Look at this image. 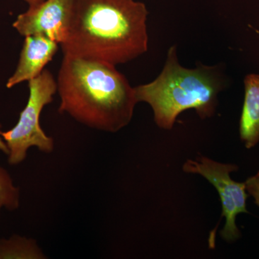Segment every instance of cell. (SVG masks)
<instances>
[{"label": "cell", "mask_w": 259, "mask_h": 259, "mask_svg": "<svg viewBox=\"0 0 259 259\" xmlns=\"http://www.w3.org/2000/svg\"><path fill=\"white\" fill-rule=\"evenodd\" d=\"M146 5L135 0H74L64 56L117 66L147 52Z\"/></svg>", "instance_id": "obj_1"}, {"label": "cell", "mask_w": 259, "mask_h": 259, "mask_svg": "<svg viewBox=\"0 0 259 259\" xmlns=\"http://www.w3.org/2000/svg\"><path fill=\"white\" fill-rule=\"evenodd\" d=\"M115 66L64 56L56 81L59 112L104 132L116 133L128 125L137 99L134 88Z\"/></svg>", "instance_id": "obj_2"}, {"label": "cell", "mask_w": 259, "mask_h": 259, "mask_svg": "<svg viewBox=\"0 0 259 259\" xmlns=\"http://www.w3.org/2000/svg\"><path fill=\"white\" fill-rule=\"evenodd\" d=\"M226 86V78L219 66L183 67L173 46L168 49L161 74L151 82L134 90L138 102H146L152 108L156 125L169 131L177 117L189 109H194L201 119L212 117L218 107V95Z\"/></svg>", "instance_id": "obj_3"}, {"label": "cell", "mask_w": 259, "mask_h": 259, "mask_svg": "<svg viewBox=\"0 0 259 259\" xmlns=\"http://www.w3.org/2000/svg\"><path fill=\"white\" fill-rule=\"evenodd\" d=\"M28 103L20 115L17 125L6 132H1L8 148L10 165H18L27 156L29 148L36 147L42 153H51L54 149V139L48 136L40 125L42 109L54 100L57 83L48 69L28 81Z\"/></svg>", "instance_id": "obj_4"}, {"label": "cell", "mask_w": 259, "mask_h": 259, "mask_svg": "<svg viewBox=\"0 0 259 259\" xmlns=\"http://www.w3.org/2000/svg\"><path fill=\"white\" fill-rule=\"evenodd\" d=\"M238 169L236 165L220 163L203 156L195 160H187L183 165L186 173L201 175L217 190L222 203V218H226L221 235L228 242L239 239L241 234L236 225L237 216L240 213H248L246 208L248 194L245 183L237 182L231 177V173Z\"/></svg>", "instance_id": "obj_5"}, {"label": "cell", "mask_w": 259, "mask_h": 259, "mask_svg": "<svg viewBox=\"0 0 259 259\" xmlns=\"http://www.w3.org/2000/svg\"><path fill=\"white\" fill-rule=\"evenodd\" d=\"M74 0H32L13 27L23 36L45 35L61 44L67 32Z\"/></svg>", "instance_id": "obj_6"}, {"label": "cell", "mask_w": 259, "mask_h": 259, "mask_svg": "<svg viewBox=\"0 0 259 259\" xmlns=\"http://www.w3.org/2000/svg\"><path fill=\"white\" fill-rule=\"evenodd\" d=\"M59 44L42 35L25 37L20 60L14 74L8 79L7 88L30 81L38 76L55 56Z\"/></svg>", "instance_id": "obj_7"}, {"label": "cell", "mask_w": 259, "mask_h": 259, "mask_svg": "<svg viewBox=\"0 0 259 259\" xmlns=\"http://www.w3.org/2000/svg\"><path fill=\"white\" fill-rule=\"evenodd\" d=\"M245 97L240 120V136L248 149L259 142V75L244 79Z\"/></svg>", "instance_id": "obj_8"}, {"label": "cell", "mask_w": 259, "mask_h": 259, "mask_svg": "<svg viewBox=\"0 0 259 259\" xmlns=\"http://www.w3.org/2000/svg\"><path fill=\"white\" fill-rule=\"evenodd\" d=\"M45 258V255L35 241L16 238L0 244V258Z\"/></svg>", "instance_id": "obj_9"}, {"label": "cell", "mask_w": 259, "mask_h": 259, "mask_svg": "<svg viewBox=\"0 0 259 259\" xmlns=\"http://www.w3.org/2000/svg\"><path fill=\"white\" fill-rule=\"evenodd\" d=\"M20 205V190L13 184L8 172L0 166V208L8 210L18 209Z\"/></svg>", "instance_id": "obj_10"}, {"label": "cell", "mask_w": 259, "mask_h": 259, "mask_svg": "<svg viewBox=\"0 0 259 259\" xmlns=\"http://www.w3.org/2000/svg\"><path fill=\"white\" fill-rule=\"evenodd\" d=\"M245 183L247 192L253 197L255 204L259 207V171L254 176L248 179Z\"/></svg>", "instance_id": "obj_11"}, {"label": "cell", "mask_w": 259, "mask_h": 259, "mask_svg": "<svg viewBox=\"0 0 259 259\" xmlns=\"http://www.w3.org/2000/svg\"><path fill=\"white\" fill-rule=\"evenodd\" d=\"M24 1L26 2V3H28H28H30V2L32 1V0H24Z\"/></svg>", "instance_id": "obj_12"}]
</instances>
